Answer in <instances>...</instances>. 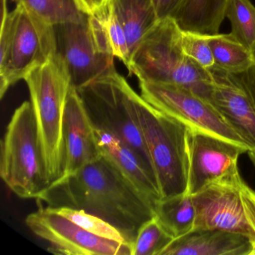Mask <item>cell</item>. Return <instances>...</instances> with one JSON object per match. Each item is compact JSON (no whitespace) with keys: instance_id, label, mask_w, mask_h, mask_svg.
<instances>
[{"instance_id":"obj_26","label":"cell","mask_w":255,"mask_h":255,"mask_svg":"<svg viewBox=\"0 0 255 255\" xmlns=\"http://www.w3.org/2000/svg\"><path fill=\"white\" fill-rule=\"evenodd\" d=\"M182 47L188 57L205 69L209 70L214 66V59L209 44L208 35L183 32Z\"/></svg>"},{"instance_id":"obj_29","label":"cell","mask_w":255,"mask_h":255,"mask_svg":"<svg viewBox=\"0 0 255 255\" xmlns=\"http://www.w3.org/2000/svg\"><path fill=\"white\" fill-rule=\"evenodd\" d=\"M248 154H249V159H250L254 168H255V150H249L248 152Z\"/></svg>"},{"instance_id":"obj_8","label":"cell","mask_w":255,"mask_h":255,"mask_svg":"<svg viewBox=\"0 0 255 255\" xmlns=\"http://www.w3.org/2000/svg\"><path fill=\"white\" fill-rule=\"evenodd\" d=\"M195 229H219L247 237L255 253V190L237 170L193 195ZM194 229V230H195Z\"/></svg>"},{"instance_id":"obj_15","label":"cell","mask_w":255,"mask_h":255,"mask_svg":"<svg viewBox=\"0 0 255 255\" xmlns=\"http://www.w3.org/2000/svg\"><path fill=\"white\" fill-rule=\"evenodd\" d=\"M95 131L102 156L156 205L161 199L157 180L141 156L115 135L95 128Z\"/></svg>"},{"instance_id":"obj_3","label":"cell","mask_w":255,"mask_h":255,"mask_svg":"<svg viewBox=\"0 0 255 255\" xmlns=\"http://www.w3.org/2000/svg\"><path fill=\"white\" fill-rule=\"evenodd\" d=\"M2 0L0 34V98L11 86L58 53L53 25L41 20L21 2L12 11Z\"/></svg>"},{"instance_id":"obj_12","label":"cell","mask_w":255,"mask_h":255,"mask_svg":"<svg viewBox=\"0 0 255 255\" xmlns=\"http://www.w3.org/2000/svg\"><path fill=\"white\" fill-rule=\"evenodd\" d=\"M86 19L55 26L58 53L62 56L76 89L84 87L115 68V58L101 54L95 48Z\"/></svg>"},{"instance_id":"obj_28","label":"cell","mask_w":255,"mask_h":255,"mask_svg":"<svg viewBox=\"0 0 255 255\" xmlns=\"http://www.w3.org/2000/svg\"><path fill=\"white\" fill-rule=\"evenodd\" d=\"M181 2L182 0H162L159 8V17H171Z\"/></svg>"},{"instance_id":"obj_25","label":"cell","mask_w":255,"mask_h":255,"mask_svg":"<svg viewBox=\"0 0 255 255\" xmlns=\"http://www.w3.org/2000/svg\"><path fill=\"white\" fill-rule=\"evenodd\" d=\"M50 209L72 221L73 222L94 235L98 236L101 238L107 239V240L128 244L122 233L117 228L95 215L88 213L83 210L70 208V207Z\"/></svg>"},{"instance_id":"obj_21","label":"cell","mask_w":255,"mask_h":255,"mask_svg":"<svg viewBox=\"0 0 255 255\" xmlns=\"http://www.w3.org/2000/svg\"><path fill=\"white\" fill-rule=\"evenodd\" d=\"M208 42L214 59V66L230 72L250 68L255 64L252 52L231 33L208 35Z\"/></svg>"},{"instance_id":"obj_7","label":"cell","mask_w":255,"mask_h":255,"mask_svg":"<svg viewBox=\"0 0 255 255\" xmlns=\"http://www.w3.org/2000/svg\"><path fill=\"white\" fill-rule=\"evenodd\" d=\"M77 90L94 128L130 146L156 176L132 107L134 90L126 79L115 69Z\"/></svg>"},{"instance_id":"obj_2","label":"cell","mask_w":255,"mask_h":255,"mask_svg":"<svg viewBox=\"0 0 255 255\" xmlns=\"http://www.w3.org/2000/svg\"><path fill=\"white\" fill-rule=\"evenodd\" d=\"M182 32L172 17L159 19L134 50L128 71L139 82L181 86L210 102L211 74L185 54Z\"/></svg>"},{"instance_id":"obj_17","label":"cell","mask_w":255,"mask_h":255,"mask_svg":"<svg viewBox=\"0 0 255 255\" xmlns=\"http://www.w3.org/2000/svg\"><path fill=\"white\" fill-rule=\"evenodd\" d=\"M86 22L89 35L96 50L101 54L119 59L127 68H129L130 52L113 0H108L94 14L87 15Z\"/></svg>"},{"instance_id":"obj_24","label":"cell","mask_w":255,"mask_h":255,"mask_svg":"<svg viewBox=\"0 0 255 255\" xmlns=\"http://www.w3.org/2000/svg\"><path fill=\"white\" fill-rule=\"evenodd\" d=\"M174 240L155 216L138 230L131 255H160Z\"/></svg>"},{"instance_id":"obj_1","label":"cell","mask_w":255,"mask_h":255,"mask_svg":"<svg viewBox=\"0 0 255 255\" xmlns=\"http://www.w3.org/2000/svg\"><path fill=\"white\" fill-rule=\"evenodd\" d=\"M36 200L38 206L79 209L104 219L131 248L140 228L156 216L154 203L104 156L53 182Z\"/></svg>"},{"instance_id":"obj_16","label":"cell","mask_w":255,"mask_h":255,"mask_svg":"<svg viewBox=\"0 0 255 255\" xmlns=\"http://www.w3.org/2000/svg\"><path fill=\"white\" fill-rule=\"evenodd\" d=\"M244 236L219 229H195L174 239L160 255H252Z\"/></svg>"},{"instance_id":"obj_9","label":"cell","mask_w":255,"mask_h":255,"mask_svg":"<svg viewBox=\"0 0 255 255\" xmlns=\"http://www.w3.org/2000/svg\"><path fill=\"white\" fill-rule=\"evenodd\" d=\"M141 96L149 104L186 125L192 132L217 137L252 150L244 138L204 98L181 86L139 82Z\"/></svg>"},{"instance_id":"obj_31","label":"cell","mask_w":255,"mask_h":255,"mask_svg":"<svg viewBox=\"0 0 255 255\" xmlns=\"http://www.w3.org/2000/svg\"><path fill=\"white\" fill-rule=\"evenodd\" d=\"M251 52H252V57H253L254 62L255 64V44H254L253 47L251 49Z\"/></svg>"},{"instance_id":"obj_10","label":"cell","mask_w":255,"mask_h":255,"mask_svg":"<svg viewBox=\"0 0 255 255\" xmlns=\"http://www.w3.org/2000/svg\"><path fill=\"white\" fill-rule=\"evenodd\" d=\"M25 222L35 236L49 243L47 251L55 255H131L129 244L94 235L49 207L38 206Z\"/></svg>"},{"instance_id":"obj_22","label":"cell","mask_w":255,"mask_h":255,"mask_svg":"<svg viewBox=\"0 0 255 255\" xmlns=\"http://www.w3.org/2000/svg\"><path fill=\"white\" fill-rule=\"evenodd\" d=\"M21 2L38 17L53 26L81 22L87 15L80 12L72 0H12Z\"/></svg>"},{"instance_id":"obj_30","label":"cell","mask_w":255,"mask_h":255,"mask_svg":"<svg viewBox=\"0 0 255 255\" xmlns=\"http://www.w3.org/2000/svg\"><path fill=\"white\" fill-rule=\"evenodd\" d=\"M153 3H154L155 6L157 8L158 13H159V8L160 7L161 3H162V0H152Z\"/></svg>"},{"instance_id":"obj_14","label":"cell","mask_w":255,"mask_h":255,"mask_svg":"<svg viewBox=\"0 0 255 255\" xmlns=\"http://www.w3.org/2000/svg\"><path fill=\"white\" fill-rule=\"evenodd\" d=\"M62 135L64 167L60 178L74 174L102 156L95 128L72 84L67 98Z\"/></svg>"},{"instance_id":"obj_23","label":"cell","mask_w":255,"mask_h":255,"mask_svg":"<svg viewBox=\"0 0 255 255\" xmlns=\"http://www.w3.org/2000/svg\"><path fill=\"white\" fill-rule=\"evenodd\" d=\"M225 16L231 25V34L246 48L255 44V7L249 0H229Z\"/></svg>"},{"instance_id":"obj_5","label":"cell","mask_w":255,"mask_h":255,"mask_svg":"<svg viewBox=\"0 0 255 255\" xmlns=\"http://www.w3.org/2000/svg\"><path fill=\"white\" fill-rule=\"evenodd\" d=\"M30 95L40 143L51 183L62 177L64 167V116L71 79L59 53L24 79Z\"/></svg>"},{"instance_id":"obj_11","label":"cell","mask_w":255,"mask_h":255,"mask_svg":"<svg viewBox=\"0 0 255 255\" xmlns=\"http://www.w3.org/2000/svg\"><path fill=\"white\" fill-rule=\"evenodd\" d=\"M210 102L223 119L255 150V64L230 72L213 66Z\"/></svg>"},{"instance_id":"obj_18","label":"cell","mask_w":255,"mask_h":255,"mask_svg":"<svg viewBox=\"0 0 255 255\" xmlns=\"http://www.w3.org/2000/svg\"><path fill=\"white\" fill-rule=\"evenodd\" d=\"M229 0H182L171 17L183 32L216 35Z\"/></svg>"},{"instance_id":"obj_6","label":"cell","mask_w":255,"mask_h":255,"mask_svg":"<svg viewBox=\"0 0 255 255\" xmlns=\"http://www.w3.org/2000/svg\"><path fill=\"white\" fill-rule=\"evenodd\" d=\"M0 175L23 199H37L51 184L29 101L16 109L1 141Z\"/></svg>"},{"instance_id":"obj_27","label":"cell","mask_w":255,"mask_h":255,"mask_svg":"<svg viewBox=\"0 0 255 255\" xmlns=\"http://www.w3.org/2000/svg\"><path fill=\"white\" fill-rule=\"evenodd\" d=\"M77 9L86 14L90 15L107 3L108 0H72Z\"/></svg>"},{"instance_id":"obj_20","label":"cell","mask_w":255,"mask_h":255,"mask_svg":"<svg viewBox=\"0 0 255 255\" xmlns=\"http://www.w3.org/2000/svg\"><path fill=\"white\" fill-rule=\"evenodd\" d=\"M155 212L158 220L174 239L195 229L196 208L193 195L188 192L159 200Z\"/></svg>"},{"instance_id":"obj_19","label":"cell","mask_w":255,"mask_h":255,"mask_svg":"<svg viewBox=\"0 0 255 255\" xmlns=\"http://www.w3.org/2000/svg\"><path fill=\"white\" fill-rule=\"evenodd\" d=\"M123 26L131 56L146 34L159 21V13L152 0H113Z\"/></svg>"},{"instance_id":"obj_4","label":"cell","mask_w":255,"mask_h":255,"mask_svg":"<svg viewBox=\"0 0 255 255\" xmlns=\"http://www.w3.org/2000/svg\"><path fill=\"white\" fill-rule=\"evenodd\" d=\"M132 107L156 174L161 199L188 192L189 129L132 92Z\"/></svg>"},{"instance_id":"obj_13","label":"cell","mask_w":255,"mask_h":255,"mask_svg":"<svg viewBox=\"0 0 255 255\" xmlns=\"http://www.w3.org/2000/svg\"><path fill=\"white\" fill-rule=\"evenodd\" d=\"M248 150L229 141L189 129L188 193L194 195L218 179L239 169Z\"/></svg>"}]
</instances>
